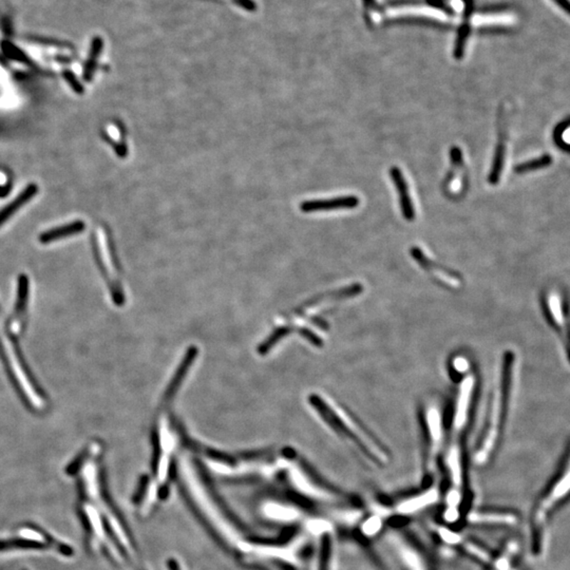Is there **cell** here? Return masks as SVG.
<instances>
[{
	"label": "cell",
	"instance_id": "obj_1",
	"mask_svg": "<svg viewBox=\"0 0 570 570\" xmlns=\"http://www.w3.org/2000/svg\"><path fill=\"white\" fill-rule=\"evenodd\" d=\"M516 356L512 352L506 353L505 357H504L499 385L493 393L485 430H484L481 439V447L475 455V462L479 465L487 462L493 449L499 442V437H501V431L503 429L504 422H505V416L507 413L510 398H512L514 380H516V376H514L516 367Z\"/></svg>",
	"mask_w": 570,
	"mask_h": 570
},
{
	"label": "cell",
	"instance_id": "obj_2",
	"mask_svg": "<svg viewBox=\"0 0 570 570\" xmlns=\"http://www.w3.org/2000/svg\"><path fill=\"white\" fill-rule=\"evenodd\" d=\"M570 501V448L554 479L539 497L531 516L532 550L536 556L544 548L545 527L548 519Z\"/></svg>",
	"mask_w": 570,
	"mask_h": 570
},
{
	"label": "cell",
	"instance_id": "obj_3",
	"mask_svg": "<svg viewBox=\"0 0 570 570\" xmlns=\"http://www.w3.org/2000/svg\"><path fill=\"white\" fill-rule=\"evenodd\" d=\"M311 402L320 415H322L323 419L340 437L354 442V444H357L358 448L365 451V454L375 459L377 463H386L388 455L382 447L380 446L378 442L372 437L365 428H362L357 420L353 419V416L347 411H345L342 407L339 404L338 407L335 406L331 402L329 404L327 400L317 396H312Z\"/></svg>",
	"mask_w": 570,
	"mask_h": 570
},
{
	"label": "cell",
	"instance_id": "obj_4",
	"mask_svg": "<svg viewBox=\"0 0 570 570\" xmlns=\"http://www.w3.org/2000/svg\"><path fill=\"white\" fill-rule=\"evenodd\" d=\"M451 168L447 173L442 184L447 197H463L468 188V171L464 163L463 153L459 147L452 146L450 149Z\"/></svg>",
	"mask_w": 570,
	"mask_h": 570
},
{
	"label": "cell",
	"instance_id": "obj_5",
	"mask_svg": "<svg viewBox=\"0 0 570 570\" xmlns=\"http://www.w3.org/2000/svg\"><path fill=\"white\" fill-rule=\"evenodd\" d=\"M542 303L548 323L558 333L562 341H564L569 331L567 307L564 297L556 288H550L543 295Z\"/></svg>",
	"mask_w": 570,
	"mask_h": 570
},
{
	"label": "cell",
	"instance_id": "obj_6",
	"mask_svg": "<svg viewBox=\"0 0 570 570\" xmlns=\"http://www.w3.org/2000/svg\"><path fill=\"white\" fill-rule=\"evenodd\" d=\"M410 254L412 258L419 264L420 268H424L428 274H430V276L441 283L442 285L455 290L463 285V278L459 273H455L450 268H444L441 264H437V262L429 259L419 248H416V246L411 248Z\"/></svg>",
	"mask_w": 570,
	"mask_h": 570
},
{
	"label": "cell",
	"instance_id": "obj_7",
	"mask_svg": "<svg viewBox=\"0 0 570 570\" xmlns=\"http://www.w3.org/2000/svg\"><path fill=\"white\" fill-rule=\"evenodd\" d=\"M360 204V198L356 195H342V197L333 198V199L302 202L300 204V210L305 213L342 210V209L356 208Z\"/></svg>",
	"mask_w": 570,
	"mask_h": 570
},
{
	"label": "cell",
	"instance_id": "obj_8",
	"mask_svg": "<svg viewBox=\"0 0 570 570\" xmlns=\"http://www.w3.org/2000/svg\"><path fill=\"white\" fill-rule=\"evenodd\" d=\"M390 177L393 181L398 197H399V205L402 209V217L407 221H414L415 208L409 193V186L407 180L404 179V173L398 167L393 166L390 169Z\"/></svg>",
	"mask_w": 570,
	"mask_h": 570
},
{
	"label": "cell",
	"instance_id": "obj_9",
	"mask_svg": "<svg viewBox=\"0 0 570 570\" xmlns=\"http://www.w3.org/2000/svg\"><path fill=\"white\" fill-rule=\"evenodd\" d=\"M439 492L435 488L426 490L422 494L416 495V497H410V499H404L400 502L396 506V512L402 516H411V514H417L420 510L426 509L430 506L435 505L439 502Z\"/></svg>",
	"mask_w": 570,
	"mask_h": 570
},
{
	"label": "cell",
	"instance_id": "obj_10",
	"mask_svg": "<svg viewBox=\"0 0 570 570\" xmlns=\"http://www.w3.org/2000/svg\"><path fill=\"white\" fill-rule=\"evenodd\" d=\"M467 519L474 525L514 526L519 523L518 514L507 512H473Z\"/></svg>",
	"mask_w": 570,
	"mask_h": 570
},
{
	"label": "cell",
	"instance_id": "obj_11",
	"mask_svg": "<svg viewBox=\"0 0 570 570\" xmlns=\"http://www.w3.org/2000/svg\"><path fill=\"white\" fill-rule=\"evenodd\" d=\"M29 295V279L26 275H21L19 279V298H17L16 309L11 319V330L19 335L23 330L24 318L26 302H28Z\"/></svg>",
	"mask_w": 570,
	"mask_h": 570
},
{
	"label": "cell",
	"instance_id": "obj_12",
	"mask_svg": "<svg viewBox=\"0 0 570 570\" xmlns=\"http://www.w3.org/2000/svg\"><path fill=\"white\" fill-rule=\"evenodd\" d=\"M37 193H39V186L34 183H31L13 201L0 209V228L12 218L15 213L29 203L37 195Z\"/></svg>",
	"mask_w": 570,
	"mask_h": 570
},
{
	"label": "cell",
	"instance_id": "obj_13",
	"mask_svg": "<svg viewBox=\"0 0 570 570\" xmlns=\"http://www.w3.org/2000/svg\"><path fill=\"white\" fill-rule=\"evenodd\" d=\"M85 228V223L81 220H78V221H73L71 223L65 224V225L57 226V228H51V230L41 233L39 235V242L43 244L52 243V242L63 239V238L78 235V233L83 232Z\"/></svg>",
	"mask_w": 570,
	"mask_h": 570
},
{
	"label": "cell",
	"instance_id": "obj_14",
	"mask_svg": "<svg viewBox=\"0 0 570 570\" xmlns=\"http://www.w3.org/2000/svg\"><path fill=\"white\" fill-rule=\"evenodd\" d=\"M501 125V124H499ZM506 156V132L505 128H503L501 125V130H499V141L495 149L494 158L492 161V171H490L489 177H488V183L490 185L499 184V179H501L502 173H503L504 164H505Z\"/></svg>",
	"mask_w": 570,
	"mask_h": 570
},
{
	"label": "cell",
	"instance_id": "obj_15",
	"mask_svg": "<svg viewBox=\"0 0 570 570\" xmlns=\"http://www.w3.org/2000/svg\"><path fill=\"white\" fill-rule=\"evenodd\" d=\"M268 518L274 521H283V523H292L298 521L301 514L297 508L292 506L283 505V504L270 503L266 508Z\"/></svg>",
	"mask_w": 570,
	"mask_h": 570
},
{
	"label": "cell",
	"instance_id": "obj_16",
	"mask_svg": "<svg viewBox=\"0 0 570 570\" xmlns=\"http://www.w3.org/2000/svg\"><path fill=\"white\" fill-rule=\"evenodd\" d=\"M400 559L408 570H428L424 559L414 548L404 543H398Z\"/></svg>",
	"mask_w": 570,
	"mask_h": 570
},
{
	"label": "cell",
	"instance_id": "obj_17",
	"mask_svg": "<svg viewBox=\"0 0 570 570\" xmlns=\"http://www.w3.org/2000/svg\"><path fill=\"white\" fill-rule=\"evenodd\" d=\"M45 543L34 542L29 540L0 541V551L11 549H45L48 547Z\"/></svg>",
	"mask_w": 570,
	"mask_h": 570
},
{
	"label": "cell",
	"instance_id": "obj_18",
	"mask_svg": "<svg viewBox=\"0 0 570 570\" xmlns=\"http://www.w3.org/2000/svg\"><path fill=\"white\" fill-rule=\"evenodd\" d=\"M103 50V41L101 39H94L92 43L91 52H90L89 59L86 63L85 69H83V78L89 81L92 78L96 69V61H98V55Z\"/></svg>",
	"mask_w": 570,
	"mask_h": 570
},
{
	"label": "cell",
	"instance_id": "obj_19",
	"mask_svg": "<svg viewBox=\"0 0 570 570\" xmlns=\"http://www.w3.org/2000/svg\"><path fill=\"white\" fill-rule=\"evenodd\" d=\"M382 524H384V518L378 514H373L362 521L360 530H362L363 536L367 538H373L382 529Z\"/></svg>",
	"mask_w": 570,
	"mask_h": 570
},
{
	"label": "cell",
	"instance_id": "obj_20",
	"mask_svg": "<svg viewBox=\"0 0 570 570\" xmlns=\"http://www.w3.org/2000/svg\"><path fill=\"white\" fill-rule=\"evenodd\" d=\"M307 529L314 536H322L333 531V525L327 519H311L307 521Z\"/></svg>",
	"mask_w": 570,
	"mask_h": 570
},
{
	"label": "cell",
	"instance_id": "obj_21",
	"mask_svg": "<svg viewBox=\"0 0 570 570\" xmlns=\"http://www.w3.org/2000/svg\"><path fill=\"white\" fill-rule=\"evenodd\" d=\"M464 548L469 554L474 556L477 560L481 561L484 564H492L493 559L490 556L489 552L486 551L481 546L474 544V543L467 542L464 544Z\"/></svg>",
	"mask_w": 570,
	"mask_h": 570
},
{
	"label": "cell",
	"instance_id": "obj_22",
	"mask_svg": "<svg viewBox=\"0 0 570 570\" xmlns=\"http://www.w3.org/2000/svg\"><path fill=\"white\" fill-rule=\"evenodd\" d=\"M437 534L442 542L447 545H459L463 542V538H462L461 534L449 529V528L442 527V526L437 527Z\"/></svg>",
	"mask_w": 570,
	"mask_h": 570
},
{
	"label": "cell",
	"instance_id": "obj_23",
	"mask_svg": "<svg viewBox=\"0 0 570 570\" xmlns=\"http://www.w3.org/2000/svg\"><path fill=\"white\" fill-rule=\"evenodd\" d=\"M362 512L358 510H341L336 514V518L345 525H354L362 519Z\"/></svg>",
	"mask_w": 570,
	"mask_h": 570
},
{
	"label": "cell",
	"instance_id": "obj_24",
	"mask_svg": "<svg viewBox=\"0 0 570 570\" xmlns=\"http://www.w3.org/2000/svg\"><path fill=\"white\" fill-rule=\"evenodd\" d=\"M447 507L459 508L462 502V494L457 488L451 490L447 495Z\"/></svg>",
	"mask_w": 570,
	"mask_h": 570
},
{
	"label": "cell",
	"instance_id": "obj_25",
	"mask_svg": "<svg viewBox=\"0 0 570 570\" xmlns=\"http://www.w3.org/2000/svg\"><path fill=\"white\" fill-rule=\"evenodd\" d=\"M444 519L449 524H453L459 521V508L447 507L446 510H444Z\"/></svg>",
	"mask_w": 570,
	"mask_h": 570
},
{
	"label": "cell",
	"instance_id": "obj_26",
	"mask_svg": "<svg viewBox=\"0 0 570 570\" xmlns=\"http://www.w3.org/2000/svg\"><path fill=\"white\" fill-rule=\"evenodd\" d=\"M230 1L248 12H254L257 10V4L254 0H230Z\"/></svg>",
	"mask_w": 570,
	"mask_h": 570
},
{
	"label": "cell",
	"instance_id": "obj_27",
	"mask_svg": "<svg viewBox=\"0 0 570 570\" xmlns=\"http://www.w3.org/2000/svg\"><path fill=\"white\" fill-rule=\"evenodd\" d=\"M65 78L66 79H67V81L68 83H69V85L71 86L72 89H73L74 91L76 92V93H83V86H81V83H79L78 78H76V76H74L73 74L71 73V72L66 71Z\"/></svg>",
	"mask_w": 570,
	"mask_h": 570
},
{
	"label": "cell",
	"instance_id": "obj_28",
	"mask_svg": "<svg viewBox=\"0 0 570 570\" xmlns=\"http://www.w3.org/2000/svg\"><path fill=\"white\" fill-rule=\"evenodd\" d=\"M552 1L556 2L562 10H564L565 12H567V14L570 15V0H552Z\"/></svg>",
	"mask_w": 570,
	"mask_h": 570
},
{
	"label": "cell",
	"instance_id": "obj_29",
	"mask_svg": "<svg viewBox=\"0 0 570 570\" xmlns=\"http://www.w3.org/2000/svg\"><path fill=\"white\" fill-rule=\"evenodd\" d=\"M564 343L565 352H566L567 360H569L570 363V327L569 331H567L566 338L565 340L563 341Z\"/></svg>",
	"mask_w": 570,
	"mask_h": 570
},
{
	"label": "cell",
	"instance_id": "obj_30",
	"mask_svg": "<svg viewBox=\"0 0 570 570\" xmlns=\"http://www.w3.org/2000/svg\"><path fill=\"white\" fill-rule=\"evenodd\" d=\"M171 570H182L181 569H180L179 565L175 564V563H171Z\"/></svg>",
	"mask_w": 570,
	"mask_h": 570
}]
</instances>
